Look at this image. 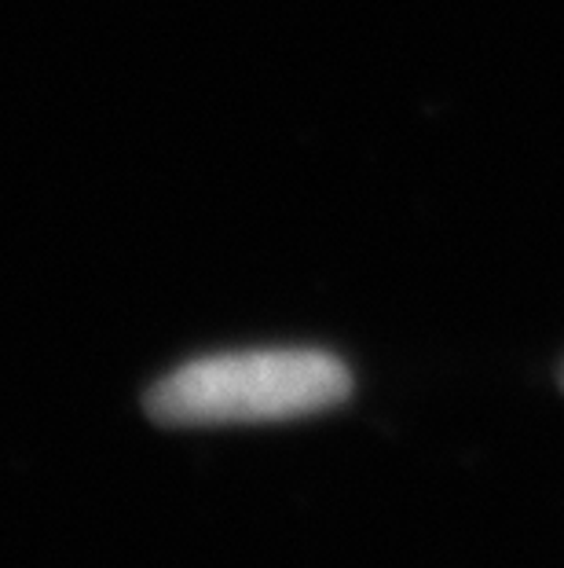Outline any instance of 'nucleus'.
<instances>
[{"label": "nucleus", "mask_w": 564, "mask_h": 568, "mask_svg": "<svg viewBox=\"0 0 564 568\" xmlns=\"http://www.w3.org/2000/svg\"><path fill=\"white\" fill-rule=\"evenodd\" d=\"M352 374L327 348H246L180 364L151 385L147 415L162 426H238L319 415L345 404Z\"/></svg>", "instance_id": "1"}]
</instances>
